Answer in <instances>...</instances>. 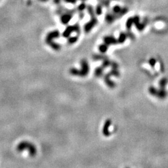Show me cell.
Wrapping results in <instances>:
<instances>
[{
    "instance_id": "d6986e66",
    "label": "cell",
    "mask_w": 168,
    "mask_h": 168,
    "mask_svg": "<svg viewBox=\"0 0 168 168\" xmlns=\"http://www.w3.org/2000/svg\"><path fill=\"white\" fill-rule=\"evenodd\" d=\"M99 50L100 51L102 52H106V50H107V46H106L105 44L100 45L99 47Z\"/></svg>"
},
{
    "instance_id": "30bf717a",
    "label": "cell",
    "mask_w": 168,
    "mask_h": 168,
    "mask_svg": "<svg viewBox=\"0 0 168 168\" xmlns=\"http://www.w3.org/2000/svg\"><path fill=\"white\" fill-rule=\"evenodd\" d=\"M87 11H88L89 15L91 17L93 16H95V11H94V9H93V6L91 5H89L87 6Z\"/></svg>"
},
{
    "instance_id": "9c48e42d",
    "label": "cell",
    "mask_w": 168,
    "mask_h": 168,
    "mask_svg": "<svg viewBox=\"0 0 168 168\" xmlns=\"http://www.w3.org/2000/svg\"><path fill=\"white\" fill-rule=\"evenodd\" d=\"M127 34L124 33H121L119 35V37H118V43H120V44L123 43L125 41V40L127 39Z\"/></svg>"
},
{
    "instance_id": "7402d4cb",
    "label": "cell",
    "mask_w": 168,
    "mask_h": 168,
    "mask_svg": "<svg viewBox=\"0 0 168 168\" xmlns=\"http://www.w3.org/2000/svg\"><path fill=\"white\" fill-rule=\"evenodd\" d=\"M149 62L151 66L153 67L155 66V64H156V60H155V59H151L149 60Z\"/></svg>"
},
{
    "instance_id": "5b68a950",
    "label": "cell",
    "mask_w": 168,
    "mask_h": 168,
    "mask_svg": "<svg viewBox=\"0 0 168 168\" xmlns=\"http://www.w3.org/2000/svg\"><path fill=\"white\" fill-rule=\"evenodd\" d=\"M67 12V13H65L61 16V22H62L64 24L69 23V22L71 20V19L72 18V13H71V12Z\"/></svg>"
},
{
    "instance_id": "5bb4252c",
    "label": "cell",
    "mask_w": 168,
    "mask_h": 168,
    "mask_svg": "<svg viewBox=\"0 0 168 168\" xmlns=\"http://www.w3.org/2000/svg\"><path fill=\"white\" fill-rule=\"evenodd\" d=\"M121 9V8L120 7V6L117 5V6H115L113 8L112 10H113V12H114V14H117V15L119 14V12H120ZM117 18H118V16H117Z\"/></svg>"
},
{
    "instance_id": "52a82bcc",
    "label": "cell",
    "mask_w": 168,
    "mask_h": 168,
    "mask_svg": "<svg viewBox=\"0 0 168 168\" xmlns=\"http://www.w3.org/2000/svg\"><path fill=\"white\" fill-rule=\"evenodd\" d=\"M111 125V121L110 120H107L104 125V127H103V135L106 136H108L110 135V133H109V130H108V128L110 127V126Z\"/></svg>"
},
{
    "instance_id": "484cf974",
    "label": "cell",
    "mask_w": 168,
    "mask_h": 168,
    "mask_svg": "<svg viewBox=\"0 0 168 168\" xmlns=\"http://www.w3.org/2000/svg\"><path fill=\"white\" fill-rule=\"evenodd\" d=\"M115 1H118V0H115Z\"/></svg>"
},
{
    "instance_id": "ffe728a7",
    "label": "cell",
    "mask_w": 168,
    "mask_h": 168,
    "mask_svg": "<svg viewBox=\"0 0 168 168\" xmlns=\"http://www.w3.org/2000/svg\"><path fill=\"white\" fill-rule=\"evenodd\" d=\"M78 39V37H70L69 39V43H71V44H73L74 43H75V42Z\"/></svg>"
},
{
    "instance_id": "ac0fdd59",
    "label": "cell",
    "mask_w": 168,
    "mask_h": 168,
    "mask_svg": "<svg viewBox=\"0 0 168 168\" xmlns=\"http://www.w3.org/2000/svg\"><path fill=\"white\" fill-rule=\"evenodd\" d=\"M100 3L105 6V7H108L110 6V0H100Z\"/></svg>"
},
{
    "instance_id": "2e32d148",
    "label": "cell",
    "mask_w": 168,
    "mask_h": 168,
    "mask_svg": "<svg viewBox=\"0 0 168 168\" xmlns=\"http://www.w3.org/2000/svg\"><path fill=\"white\" fill-rule=\"evenodd\" d=\"M86 8H87V6L85 5V3H82L80 5H79L78 8H77V9H78L80 12H82L84 9H86Z\"/></svg>"
},
{
    "instance_id": "3957f363",
    "label": "cell",
    "mask_w": 168,
    "mask_h": 168,
    "mask_svg": "<svg viewBox=\"0 0 168 168\" xmlns=\"http://www.w3.org/2000/svg\"><path fill=\"white\" fill-rule=\"evenodd\" d=\"M133 24H135L136 27V28H137V30L138 31H143L146 25L147 19H146L145 21H144L143 23H140V18H139L138 16H134L133 18Z\"/></svg>"
},
{
    "instance_id": "603a6c76",
    "label": "cell",
    "mask_w": 168,
    "mask_h": 168,
    "mask_svg": "<svg viewBox=\"0 0 168 168\" xmlns=\"http://www.w3.org/2000/svg\"><path fill=\"white\" fill-rule=\"evenodd\" d=\"M66 2L69 3H72V4H75L77 2V0H64Z\"/></svg>"
},
{
    "instance_id": "d4e9b609",
    "label": "cell",
    "mask_w": 168,
    "mask_h": 168,
    "mask_svg": "<svg viewBox=\"0 0 168 168\" xmlns=\"http://www.w3.org/2000/svg\"><path fill=\"white\" fill-rule=\"evenodd\" d=\"M82 1H86V0H82Z\"/></svg>"
},
{
    "instance_id": "4fadbf2b",
    "label": "cell",
    "mask_w": 168,
    "mask_h": 168,
    "mask_svg": "<svg viewBox=\"0 0 168 168\" xmlns=\"http://www.w3.org/2000/svg\"><path fill=\"white\" fill-rule=\"evenodd\" d=\"M95 13L97 15H101L102 13V5L98 3L95 9Z\"/></svg>"
},
{
    "instance_id": "8992f818",
    "label": "cell",
    "mask_w": 168,
    "mask_h": 168,
    "mask_svg": "<svg viewBox=\"0 0 168 168\" xmlns=\"http://www.w3.org/2000/svg\"><path fill=\"white\" fill-rule=\"evenodd\" d=\"M103 41H104L105 44H107V45L116 44L118 43V41L112 36H106L104 37Z\"/></svg>"
},
{
    "instance_id": "277c9868",
    "label": "cell",
    "mask_w": 168,
    "mask_h": 168,
    "mask_svg": "<svg viewBox=\"0 0 168 168\" xmlns=\"http://www.w3.org/2000/svg\"><path fill=\"white\" fill-rule=\"evenodd\" d=\"M82 70L79 71V75L80 76H84L86 75L89 72V66L88 64L86 62L85 60H83L82 62Z\"/></svg>"
},
{
    "instance_id": "6da1fadb",
    "label": "cell",
    "mask_w": 168,
    "mask_h": 168,
    "mask_svg": "<svg viewBox=\"0 0 168 168\" xmlns=\"http://www.w3.org/2000/svg\"><path fill=\"white\" fill-rule=\"evenodd\" d=\"M75 31L77 32V33H79L80 32V27L78 24H75L74 26H70L67 27L66 31L64 32L63 35L64 37H69L70 34L72 33V32Z\"/></svg>"
},
{
    "instance_id": "e0dca14e",
    "label": "cell",
    "mask_w": 168,
    "mask_h": 168,
    "mask_svg": "<svg viewBox=\"0 0 168 168\" xmlns=\"http://www.w3.org/2000/svg\"><path fill=\"white\" fill-rule=\"evenodd\" d=\"M149 92H150L151 94L153 95H157L158 92V90L153 87H150V88L149 89Z\"/></svg>"
},
{
    "instance_id": "7c38bea8",
    "label": "cell",
    "mask_w": 168,
    "mask_h": 168,
    "mask_svg": "<svg viewBox=\"0 0 168 168\" xmlns=\"http://www.w3.org/2000/svg\"><path fill=\"white\" fill-rule=\"evenodd\" d=\"M133 24V18H129L127 21V24H126V26L128 30H130L132 25Z\"/></svg>"
},
{
    "instance_id": "44dd1931",
    "label": "cell",
    "mask_w": 168,
    "mask_h": 168,
    "mask_svg": "<svg viewBox=\"0 0 168 168\" xmlns=\"http://www.w3.org/2000/svg\"><path fill=\"white\" fill-rule=\"evenodd\" d=\"M102 70L101 69H99V68H98V69L95 71V74L97 76H100L102 75Z\"/></svg>"
},
{
    "instance_id": "9a60e30c",
    "label": "cell",
    "mask_w": 168,
    "mask_h": 168,
    "mask_svg": "<svg viewBox=\"0 0 168 168\" xmlns=\"http://www.w3.org/2000/svg\"><path fill=\"white\" fill-rule=\"evenodd\" d=\"M167 83V80L166 78H163L162 80H160L159 82V85L161 86V89H164V87H165L166 84Z\"/></svg>"
},
{
    "instance_id": "8fae6325",
    "label": "cell",
    "mask_w": 168,
    "mask_h": 168,
    "mask_svg": "<svg viewBox=\"0 0 168 168\" xmlns=\"http://www.w3.org/2000/svg\"><path fill=\"white\" fill-rule=\"evenodd\" d=\"M166 95H167V92L164 89H162L161 90H159V91L158 92V94H157V96L158 97H159L161 98H165Z\"/></svg>"
},
{
    "instance_id": "cb8c5ba5",
    "label": "cell",
    "mask_w": 168,
    "mask_h": 168,
    "mask_svg": "<svg viewBox=\"0 0 168 168\" xmlns=\"http://www.w3.org/2000/svg\"><path fill=\"white\" fill-rule=\"evenodd\" d=\"M42 1H47V0H42Z\"/></svg>"
},
{
    "instance_id": "7a4b0ae2",
    "label": "cell",
    "mask_w": 168,
    "mask_h": 168,
    "mask_svg": "<svg viewBox=\"0 0 168 168\" xmlns=\"http://www.w3.org/2000/svg\"><path fill=\"white\" fill-rule=\"evenodd\" d=\"M96 23H97V19H96V18L95 16L91 17V20L84 26V31L86 33H89L92 30Z\"/></svg>"
},
{
    "instance_id": "ba28073f",
    "label": "cell",
    "mask_w": 168,
    "mask_h": 168,
    "mask_svg": "<svg viewBox=\"0 0 168 168\" xmlns=\"http://www.w3.org/2000/svg\"><path fill=\"white\" fill-rule=\"evenodd\" d=\"M116 18H117V14H114V12H113V13H108L105 16L106 21H107L108 23H111V22H114Z\"/></svg>"
}]
</instances>
